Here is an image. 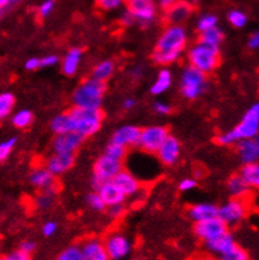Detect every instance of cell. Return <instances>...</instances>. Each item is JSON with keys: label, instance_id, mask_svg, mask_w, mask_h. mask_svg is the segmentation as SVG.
Instances as JSON below:
<instances>
[{"label": "cell", "instance_id": "ab89813d", "mask_svg": "<svg viewBox=\"0 0 259 260\" xmlns=\"http://www.w3.org/2000/svg\"><path fill=\"white\" fill-rule=\"evenodd\" d=\"M218 25V18L214 14H204L199 18L197 23V28L199 31L208 30V29L214 28Z\"/></svg>", "mask_w": 259, "mask_h": 260}, {"label": "cell", "instance_id": "b9f144b4", "mask_svg": "<svg viewBox=\"0 0 259 260\" xmlns=\"http://www.w3.org/2000/svg\"><path fill=\"white\" fill-rule=\"evenodd\" d=\"M96 3L102 10H116L126 4V0H96Z\"/></svg>", "mask_w": 259, "mask_h": 260}, {"label": "cell", "instance_id": "5b68a950", "mask_svg": "<svg viewBox=\"0 0 259 260\" xmlns=\"http://www.w3.org/2000/svg\"><path fill=\"white\" fill-rule=\"evenodd\" d=\"M75 121V132L83 139L91 137L100 131L104 122V112L101 108H78L70 111Z\"/></svg>", "mask_w": 259, "mask_h": 260}, {"label": "cell", "instance_id": "ac0fdd59", "mask_svg": "<svg viewBox=\"0 0 259 260\" xmlns=\"http://www.w3.org/2000/svg\"><path fill=\"white\" fill-rule=\"evenodd\" d=\"M140 131H141V128H139L135 124H123L113 132L111 141L118 143L126 148L131 147V146H137Z\"/></svg>", "mask_w": 259, "mask_h": 260}, {"label": "cell", "instance_id": "ee69618b", "mask_svg": "<svg viewBox=\"0 0 259 260\" xmlns=\"http://www.w3.org/2000/svg\"><path fill=\"white\" fill-rule=\"evenodd\" d=\"M107 210L108 216L112 217V219H120L125 215V204H118V205H112V206H107L106 208Z\"/></svg>", "mask_w": 259, "mask_h": 260}, {"label": "cell", "instance_id": "6125c7cd", "mask_svg": "<svg viewBox=\"0 0 259 260\" xmlns=\"http://www.w3.org/2000/svg\"><path fill=\"white\" fill-rule=\"evenodd\" d=\"M13 2V4H15V3H18V2H20V0H12Z\"/></svg>", "mask_w": 259, "mask_h": 260}, {"label": "cell", "instance_id": "74e56055", "mask_svg": "<svg viewBox=\"0 0 259 260\" xmlns=\"http://www.w3.org/2000/svg\"><path fill=\"white\" fill-rule=\"evenodd\" d=\"M57 260H83V254H82L81 246H68L67 249H64V250L58 255Z\"/></svg>", "mask_w": 259, "mask_h": 260}, {"label": "cell", "instance_id": "484cf974", "mask_svg": "<svg viewBox=\"0 0 259 260\" xmlns=\"http://www.w3.org/2000/svg\"><path fill=\"white\" fill-rule=\"evenodd\" d=\"M226 189L233 199H242V200H247L250 196L252 189L248 186L247 182L242 179L239 174L233 175L231 179L226 182Z\"/></svg>", "mask_w": 259, "mask_h": 260}, {"label": "cell", "instance_id": "603a6c76", "mask_svg": "<svg viewBox=\"0 0 259 260\" xmlns=\"http://www.w3.org/2000/svg\"><path fill=\"white\" fill-rule=\"evenodd\" d=\"M187 214L194 222L204 221L218 216V206L211 203H199L190 206Z\"/></svg>", "mask_w": 259, "mask_h": 260}, {"label": "cell", "instance_id": "c3c4849f", "mask_svg": "<svg viewBox=\"0 0 259 260\" xmlns=\"http://www.w3.org/2000/svg\"><path fill=\"white\" fill-rule=\"evenodd\" d=\"M0 260H31L30 255H28V254L23 253L22 250H15V251H12L10 254H8V255H5L4 258L0 259Z\"/></svg>", "mask_w": 259, "mask_h": 260}, {"label": "cell", "instance_id": "7a4b0ae2", "mask_svg": "<svg viewBox=\"0 0 259 260\" xmlns=\"http://www.w3.org/2000/svg\"><path fill=\"white\" fill-rule=\"evenodd\" d=\"M259 132V105L254 103L244 113L239 123L234 128L223 132L216 137V142L221 146H234L242 140L257 139Z\"/></svg>", "mask_w": 259, "mask_h": 260}, {"label": "cell", "instance_id": "f6af8a7d", "mask_svg": "<svg viewBox=\"0 0 259 260\" xmlns=\"http://www.w3.org/2000/svg\"><path fill=\"white\" fill-rule=\"evenodd\" d=\"M154 111L160 116H168L171 112V106L165 101H156L154 103Z\"/></svg>", "mask_w": 259, "mask_h": 260}, {"label": "cell", "instance_id": "f546056e", "mask_svg": "<svg viewBox=\"0 0 259 260\" xmlns=\"http://www.w3.org/2000/svg\"><path fill=\"white\" fill-rule=\"evenodd\" d=\"M113 73H115V63L110 59L102 60L93 68L91 78L106 83L113 76Z\"/></svg>", "mask_w": 259, "mask_h": 260}, {"label": "cell", "instance_id": "9f6ffc18", "mask_svg": "<svg viewBox=\"0 0 259 260\" xmlns=\"http://www.w3.org/2000/svg\"><path fill=\"white\" fill-rule=\"evenodd\" d=\"M131 76H132V78L136 79L137 81V79H140L142 76H144V70H142L141 67H135L131 72Z\"/></svg>", "mask_w": 259, "mask_h": 260}, {"label": "cell", "instance_id": "8992f818", "mask_svg": "<svg viewBox=\"0 0 259 260\" xmlns=\"http://www.w3.org/2000/svg\"><path fill=\"white\" fill-rule=\"evenodd\" d=\"M207 86V74L191 66H187L182 70L180 76V92L182 97L189 101L197 100L204 93Z\"/></svg>", "mask_w": 259, "mask_h": 260}, {"label": "cell", "instance_id": "7402d4cb", "mask_svg": "<svg viewBox=\"0 0 259 260\" xmlns=\"http://www.w3.org/2000/svg\"><path fill=\"white\" fill-rule=\"evenodd\" d=\"M83 260H110L106 251L104 241L99 239H89L81 246Z\"/></svg>", "mask_w": 259, "mask_h": 260}, {"label": "cell", "instance_id": "4dcf8cb0", "mask_svg": "<svg viewBox=\"0 0 259 260\" xmlns=\"http://www.w3.org/2000/svg\"><path fill=\"white\" fill-rule=\"evenodd\" d=\"M224 39V33L218 25L214 26V28L208 29V30L200 31V42L203 43L209 44V46L219 47L221 44Z\"/></svg>", "mask_w": 259, "mask_h": 260}, {"label": "cell", "instance_id": "1f68e13d", "mask_svg": "<svg viewBox=\"0 0 259 260\" xmlns=\"http://www.w3.org/2000/svg\"><path fill=\"white\" fill-rule=\"evenodd\" d=\"M15 106V97L10 92H3L0 93V121H4L5 118L12 115Z\"/></svg>", "mask_w": 259, "mask_h": 260}, {"label": "cell", "instance_id": "816d5d0a", "mask_svg": "<svg viewBox=\"0 0 259 260\" xmlns=\"http://www.w3.org/2000/svg\"><path fill=\"white\" fill-rule=\"evenodd\" d=\"M120 22H121V24H123V25H125V26H130V25H132V24L136 23V20H135L134 15H132L131 13H130L128 10L126 9L125 12H123L122 14H121Z\"/></svg>", "mask_w": 259, "mask_h": 260}, {"label": "cell", "instance_id": "3957f363", "mask_svg": "<svg viewBox=\"0 0 259 260\" xmlns=\"http://www.w3.org/2000/svg\"><path fill=\"white\" fill-rule=\"evenodd\" d=\"M106 93V83L93 78L84 79L75 89L72 102L78 108H101Z\"/></svg>", "mask_w": 259, "mask_h": 260}, {"label": "cell", "instance_id": "94428289", "mask_svg": "<svg viewBox=\"0 0 259 260\" xmlns=\"http://www.w3.org/2000/svg\"><path fill=\"white\" fill-rule=\"evenodd\" d=\"M197 2H198V0H190V3H191V4H195Z\"/></svg>", "mask_w": 259, "mask_h": 260}, {"label": "cell", "instance_id": "f907efd6", "mask_svg": "<svg viewBox=\"0 0 259 260\" xmlns=\"http://www.w3.org/2000/svg\"><path fill=\"white\" fill-rule=\"evenodd\" d=\"M37 245H36V241L33 240H24L20 243V246H19V250H22L23 253L28 254V255H30L31 253H33L34 250H36Z\"/></svg>", "mask_w": 259, "mask_h": 260}, {"label": "cell", "instance_id": "680465c9", "mask_svg": "<svg viewBox=\"0 0 259 260\" xmlns=\"http://www.w3.org/2000/svg\"><path fill=\"white\" fill-rule=\"evenodd\" d=\"M10 4H13L12 0H0V9L4 10L5 8L9 7Z\"/></svg>", "mask_w": 259, "mask_h": 260}, {"label": "cell", "instance_id": "6da1fadb", "mask_svg": "<svg viewBox=\"0 0 259 260\" xmlns=\"http://www.w3.org/2000/svg\"><path fill=\"white\" fill-rule=\"evenodd\" d=\"M187 44L186 29L182 25H170L157 39L152 59L160 66H169L180 59Z\"/></svg>", "mask_w": 259, "mask_h": 260}, {"label": "cell", "instance_id": "6f0895ef", "mask_svg": "<svg viewBox=\"0 0 259 260\" xmlns=\"http://www.w3.org/2000/svg\"><path fill=\"white\" fill-rule=\"evenodd\" d=\"M158 4H160L161 8H164V9H166V8H169L170 5H173L174 3L179 2V0H157Z\"/></svg>", "mask_w": 259, "mask_h": 260}, {"label": "cell", "instance_id": "e575fe53", "mask_svg": "<svg viewBox=\"0 0 259 260\" xmlns=\"http://www.w3.org/2000/svg\"><path fill=\"white\" fill-rule=\"evenodd\" d=\"M228 22L231 23V25L234 26V28H244L248 23V17L244 12H242V10L234 9L229 12Z\"/></svg>", "mask_w": 259, "mask_h": 260}, {"label": "cell", "instance_id": "7c38bea8", "mask_svg": "<svg viewBox=\"0 0 259 260\" xmlns=\"http://www.w3.org/2000/svg\"><path fill=\"white\" fill-rule=\"evenodd\" d=\"M155 155L164 166H174L180 158L181 143L176 137L169 135L165 141L161 143Z\"/></svg>", "mask_w": 259, "mask_h": 260}, {"label": "cell", "instance_id": "277c9868", "mask_svg": "<svg viewBox=\"0 0 259 260\" xmlns=\"http://www.w3.org/2000/svg\"><path fill=\"white\" fill-rule=\"evenodd\" d=\"M187 60H189V66L197 68L203 73H211L218 68L220 63L219 47L209 46L199 41L187 52Z\"/></svg>", "mask_w": 259, "mask_h": 260}, {"label": "cell", "instance_id": "ffe728a7", "mask_svg": "<svg viewBox=\"0 0 259 260\" xmlns=\"http://www.w3.org/2000/svg\"><path fill=\"white\" fill-rule=\"evenodd\" d=\"M97 192L104 200L106 208L112 205H118V204H125L126 196L123 192L117 187V185L111 180V181H106L104 184L100 185L96 189Z\"/></svg>", "mask_w": 259, "mask_h": 260}, {"label": "cell", "instance_id": "9a60e30c", "mask_svg": "<svg viewBox=\"0 0 259 260\" xmlns=\"http://www.w3.org/2000/svg\"><path fill=\"white\" fill-rule=\"evenodd\" d=\"M30 184L36 186L43 192L51 193L54 195L57 193V181H55V176L49 171L47 167H36L33 171L30 172Z\"/></svg>", "mask_w": 259, "mask_h": 260}, {"label": "cell", "instance_id": "ba28073f", "mask_svg": "<svg viewBox=\"0 0 259 260\" xmlns=\"http://www.w3.org/2000/svg\"><path fill=\"white\" fill-rule=\"evenodd\" d=\"M248 204L242 199H233L218 208V217L223 220L226 226H233L239 224L247 217Z\"/></svg>", "mask_w": 259, "mask_h": 260}, {"label": "cell", "instance_id": "d6a6232c", "mask_svg": "<svg viewBox=\"0 0 259 260\" xmlns=\"http://www.w3.org/2000/svg\"><path fill=\"white\" fill-rule=\"evenodd\" d=\"M34 116L31 113V111L29 110H19L12 116V123L13 126L17 127V128H26V127L30 126L33 123Z\"/></svg>", "mask_w": 259, "mask_h": 260}, {"label": "cell", "instance_id": "d6986e66", "mask_svg": "<svg viewBox=\"0 0 259 260\" xmlns=\"http://www.w3.org/2000/svg\"><path fill=\"white\" fill-rule=\"evenodd\" d=\"M76 157L75 153H60L54 152L47 161V169L52 172L54 176L64 174L71 170L75 165Z\"/></svg>", "mask_w": 259, "mask_h": 260}, {"label": "cell", "instance_id": "7bdbcfd3", "mask_svg": "<svg viewBox=\"0 0 259 260\" xmlns=\"http://www.w3.org/2000/svg\"><path fill=\"white\" fill-rule=\"evenodd\" d=\"M55 7L54 0H44L38 8V14L41 18H47L52 14L53 9Z\"/></svg>", "mask_w": 259, "mask_h": 260}, {"label": "cell", "instance_id": "8fae6325", "mask_svg": "<svg viewBox=\"0 0 259 260\" xmlns=\"http://www.w3.org/2000/svg\"><path fill=\"white\" fill-rule=\"evenodd\" d=\"M126 4L135 20L142 25H149L155 20L157 9L154 0H126Z\"/></svg>", "mask_w": 259, "mask_h": 260}, {"label": "cell", "instance_id": "be15d7a7", "mask_svg": "<svg viewBox=\"0 0 259 260\" xmlns=\"http://www.w3.org/2000/svg\"><path fill=\"white\" fill-rule=\"evenodd\" d=\"M3 12H4V10H3V9H0V17H2V14H3Z\"/></svg>", "mask_w": 259, "mask_h": 260}, {"label": "cell", "instance_id": "bcb514c9", "mask_svg": "<svg viewBox=\"0 0 259 260\" xmlns=\"http://www.w3.org/2000/svg\"><path fill=\"white\" fill-rule=\"evenodd\" d=\"M39 62H41L42 68H51L59 63V57L55 54H48V55H44L42 59H39Z\"/></svg>", "mask_w": 259, "mask_h": 260}, {"label": "cell", "instance_id": "7dc6e473", "mask_svg": "<svg viewBox=\"0 0 259 260\" xmlns=\"http://www.w3.org/2000/svg\"><path fill=\"white\" fill-rule=\"evenodd\" d=\"M57 230H58V225L57 222L53 221V220L47 221L46 224L43 225V228H42V232H43L44 237H53V235L57 233Z\"/></svg>", "mask_w": 259, "mask_h": 260}, {"label": "cell", "instance_id": "52a82bcc", "mask_svg": "<svg viewBox=\"0 0 259 260\" xmlns=\"http://www.w3.org/2000/svg\"><path fill=\"white\" fill-rule=\"evenodd\" d=\"M123 169L122 161L116 160L107 155L100 156L93 165V176H92V186L94 189L106 181H111L113 177Z\"/></svg>", "mask_w": 259, "mask_h": 260}, {"label": "cell", "instance_id": "83f0119b", "mask_svg": "<svg viewBox=\"0 0 259 260\" xmlns=\"http://www.w3.org/2000/svg\"><path fill=\"white\" fill-rule=\"evenodd\" d=\"M171 86H173V73L168 68H163L158 72L155 82L150 88V92L154 95H160L168 92L171 88Z\"/></svg>", "mask_w": 259, "mask_h": 260}, {"label": "cell", "instance_id": "cb8c5ba5", "mask_svg": "<svg viewBox=\"0 0 259 260\" xmlns=\"http://www.w3.org/2000/svg\"><path fill=\"white\" fill-rule=\"evenodd\" d=\"M82 58H83V50L81 48H72L67 52V54L63 58L62 63H60V70L63 74L68 77L75 76L78 72L79 66H81Z\"/></svg>", "mask_w": 259, "mask_h": 260}, {"label": "cell", "instance_id": "f5cc1de1", "mask_svg": "<svg viewBox=\"0 0 259 260\" xmlns=\"http://www.w3.org/2000/svg\"><path fill=\"white\" fill-rule=\"evenodd\" d=\"M248 48L250 50H257L259 48V34L258 31H254V33L250 34V37L248 38Z\"/></svg>", "mask_w": 259, "mask_h": 260}, {"label": "cell", "instance_id": "4fadbf2b", "mask_svg": "<svg viewBox=\"0 0 259 260\" xmlns=\"http://www.w3.org/2000/svg\"><path fill=\"white\" fill-rule=\"evenodd\" d=\"M225 232H228V226L218 216L204 220V221L195 222L194 225V234L203 241L211 240V239L224 234Z\"/></svg>", "mask_w": 259, "mask_h": 260}, {"label": "cell", "instance_id": "e7e4bbea", "mask_svg": "<svg viewBox=\"0 0 259 260\" xmlns=\"http://www.w3.org/2000/svg\"><path fill=\"white\" fill-rule=\"evenodd\" d=\"M134 260H140V259H134Z\"/></svg>", "mask_w": 259, "mask_h": 260}, {"label": "cell", "instance_id": "9c48e42d", "mask_svg": "<svg viewBox=\"0 0 259 260\" xmlns=\"http://www.w3.org/2000/svg\"><path fill=\"white\" fill-rule=\"evenodd\" d=\"M169 136V131L164 126H149L140 131L137 146L146 153H156L161 143Z\"/></svg>", "mask_w": 259, "mask_h": 260}, {"label": "cell", "instance_id": "2e32d148", "mask_svg": "<svg viewBox=\"0 0 259 260\" xmlns=\"http://www.w3.org/2000/svg\"><path fill=\"white\" fill-rule=\"evenodd\" d=\"M83 141L84 139L77 132H67V134L55 135L52 147L54 152L76 153Z\"/></svg>", "mask_w": 259, "mask_h": 260}, {"label": "cell", "instance_id": "60d3db41", "mask_svg": "<svg viewBox=\"0 0 259 260\" xmlns=\"http://www.w3.org/2000/svg\"><path fill=\"white\" fill-rule=\"evenodd\" d=\"M87 204L91 209H93L94 211H105L106 210V205L102 200V198L100 196V193L97 191H93V192L88 193L87 195Z\"/></svg>", "mask_w": 259, "mask_h": 260}, {"label": "cell", "instance_id": "d590c367", "mask_svg": "<svg viewBox=\"0 0 259 260\" xmlns=\"http://www.w3.org/2000/svg\"><path fill=\"white\" fill-rule=\"evenodd\" d=\"M17 142V137H9V139L0 142V162H4L5 160L9 158V156L12 155Z\"/></svg>", "mask_w": 259, "mask_h": 260}, {"label": "cell", "instance_id": "db71d44e", "mask_svg": "<svg viewBox=\"0 0 259 260\" xmlns=\"http://www.w3.org/2000/svg\"><path fill=\"white\" fill-rule=\"evenodd\" d=\"M26 71H36L38 68H41V62H39V58L31 57L29 59H26L25 64H24Z\"/></svg>", "mask_w": 259, "mask_h": 260}, {"label": "cell", "instance_id": "8d00e7d4", "mask_svg": "<svg viewBox=\"0 0 259 260\" xmlns=\"http://www.w3.org/2000/svg\"><path fill=\"white\" fill-rule=\"evenodd\" d=\"M219 260H250V259H249V255H248V253L244 250V249L235 245L233 249H231V250L226 251V253L221 254L220 259Z\"/></svg>", "mask_w": 259, "mask_h": 260}, {"label": "cell", "instance_id": "30bf717a", "mask_svg": "<svg viewBox=\"0 0 259 260\" xmlns=\"http://www.w3.org/2000/svg\"><path fill=\"white\" fill-rule=\"evenodd\" d=\"M104 244L110 260H126L132 251V241L122 233H112Z\"/></svg>", "mask_w": 259, "mask_h": 260}, {"label": "cell", "instance_id": "4316f807", "mask_svg": "<svg viewBox=\"0 0 259 260\" xmlns=\"http://www.w3.org/2000/svg\"><path fill=\"white\" fill-rule=\"evenodd\" d=\"M51 129L54 135L75 132V121H73V117L70 111L53 117L51 121Z\"/></svg>", "mask_w": 259, "mask_h": 260}, {"label": "cell", "instance_id": "681fc988", "mask_svg": "<svg viewBox=\"0 0 259 260\" xmlns=\"http://www.w3.org/2000/svg\"><path fill=\"white\" fill-rule=\"evenodd\" d=\"M195 186H197V181H195V179H190V177L181 180L180 184H179V189H180L182 192L191 191L192 189H195Z\"/></svg>", "mask_w": 259, "mask_h": 260}, {"label": "cell", "instance_id": "44dd1931", "mask_svg": "<svg viewBox=\"0 0 259 260\" xmlns=\"http://www.w3.org/2000/svg\"><path fill=\"white\" fill-rule=\"evenodd\" d=\"M237 151L243 164L258 162L259 142L257 139L242 140L237 143Z\"/></svg>", "mask_w": 259, "mask_h": 260}, {"label": "cell", "instance_id": "91938a15", "mask_svg": "<svg viewBox=\"0 0 259 260\" xmlns=\"http://www.w3.org/2000/svg\"><path fill=\"white\" fill-rule=\"evenodd\" d=\"M202 260H218V259H214V258H204V259H202Z\"/></svg>", "mask_w": 259, "mask_h": 260}, {"label": "cell", "instance_id": "d4e9b609", "mask_svg": "<svg viewBox=\"0 0 259 260\" xmlns=\"http://www.w3.org/2000/svg\"><path fill=\"white\" fill-rule=\"evenodd\" d=\"M205 244H207V248L211 253L218 254V255L226 253V251H229L237 245L234 237L229 232H225L224 234L211 239V240L205 241Z\"/></svg>", "mask_w": 259, "mask_h": 260}, {"label": "cell", "instance_id": "11a10c76", "mask_svg": "<svg viewBox=\"0 0 259 260\" xmlns=\"http://www.w3.org/2000/svg\"><path fill=\"white\" fill-rule=\"evenodd\" d=\"M135 106H136V100H135V98H126V100H123V102H122L123 110L130 111V110H132Z\"/></svg>", "mask_w": 259, "mask_h": 260}, {"label": "cell", "instance_id": "5bb4252c", "mask_svg": "<svg viewBox=\"0 0 259 260\" xmlns=\"http://www.w3.org/2000/svg\"><path fill=\"white\" fill-rule=\"evenodd\" d=\"M117 187L127 198H136L142 191V184L131 171L122 169L112 180Z\"/></svg>", "mask_w": 259, "mask_h": 260}, {"label": "cell", "instance_id": "f35d334b", "mask_svg": "<svg viewBox=\"0 0 259 260\" xmlns=\"http://www.w3.org/2000/svg\"><path fill=\"white\" fill-rule=\"evenodd\" d=\"M53 203H54V195H51V193H47L42 191L38 196L34 200V205L39 209V210H48L53 206Z\"/></svg>", "mask_w": 259, "mask_h": 260}, {"label": "cell", "instance_id": "836d02e7", "mask_svg": "<svg viewBox=\"0 0 259 260\" xmlns=\"http://www.w3.org/2000/svg\"><path fill=\"white\" fill-rule=\"evenodd\" d=\"M105 155L110 156V157L116 158V160L123 161V158L127 156V148L123 147V146L118 145V143H115L111 141L106 146L105 148Z\"/></svg>", "mask_w": 259, "mask_h": 260}, {"label": "cell", "instance_id": "e0dca14e", "mask_svg": "<svg viewBox=\"0 0 259 260\" xmlns=\"http://www.w3.org/2000/svg\"><path fill=\"white\" fill-rule=\"evenodd\" d=\"M192 4L186 0H179L169 8H166V20L173 25H181L189 19L192 13Z\"/></svg>", "mask_w": 259, "mask_h": 260}, {"label": "cell", "instance_id": "f1b7e54d", "mask_svg": "<svg viewBox=\"0 0 259 260\" xmlns=\"http://www.w3.org/2000/svg\"><path fill=\"white\" fill-rule=\"evenodd\" d=\"M240 176L248 184L250 189H257L259 186V165L258 162L244 164L240 170Z\"/></svg>", "mask_w": 259, "mask_h": 260}]
</instances>
